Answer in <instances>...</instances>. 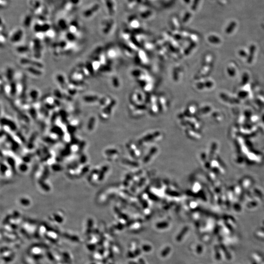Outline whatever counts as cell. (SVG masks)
<instances>
[{"instance_id": "obj_4", "label": "cell", "mask_w": 264, "mask_h": 264, "mask_svg": "<svg viewBox=\"0 0 264 264\" xmlns=\"http://www.w3.org/2000/svg\"><path fill=\"white\" fill-rule=\"evenodd\" d=\"M103 6L107 13L112 16L116 11V3L115 0H102Z\"/></svg>"}, {"instance_id": "obj_5", "label": "cell", "mask_w": 264, "mask_h": 264, "mask_svg": "<svg viewBox=\"0 0 264 264\" xmlns=\"http://www.w3.org/2000/svg\"><path fill=\"white\" fill-rule=\"evenodd\" d=\"M69 23L64 19H60L58 22V26L60 30L63 31L68 30L69 27Z\"/></svg>"}, {"instance_id": "obj_3", "label": "cell", "mask_w": 264, "mask_h": 264, "mask_svg": "<svg viewBox=\"0 0 264 264\" xmlns=\"http://www.w3.org/2000/svg\"><path fill=\"white\" fill-rule=\"evenodd\" d=\"M82 2V0H65L63 4L64 10L68 12L72 11L79 6Z\"/></svg>"}, {"instance_id": "obj_7", "label": "cell", "mask_w": 264, "mask_h": 264, "mask_svg": "<svg viewBox=\"0 0 264 264\" xmlns=\"http://www.w3.org/2000/svg\"><path fill=\"white\" fill-rule=\"evenodd\" d=\"M55 79L62 88H63L66 86V84L67 83L66 81L65 77H64V76L62 75H56Z\"/></svg>"}, {"instance_id": "obj_1", "label": "cell", "mask_w": 264, "mask_h": 264, "mask_svg": "<svg viewBox=\"0 0 264 264\" xmlns=\"http://www.w3.org/2000/svg\"><path fill=\"white\" fill-rule=\"evenodd\" d=\"M100 5L98 2H92L83 10L82 16L86 19H91L100 12Z\"/></svg>"}, {"instance_id": "obj_2", "label": "cell", "mask_w": 264, "mask_h": 264, "mask_svg": "<svg viewBox=\"0 0 264 264\" xmlns=\"http://www.w3.org/2000/svg\"><path fill=\"white\" fill-rule=\"evenodd\" d=\"M114 26V20L111 17H107L106 18H103L101 21L100 26L101 32L104 35H108L113 30Z\"/></svg>"}, {"instance_id": "obj_6", "label": "cell", "mask_w": 264, "mask_h": 264, "mask_svg": "<svg viewBox=\"0 0 264 264\" xmlns=\"http://www.w3.org/2000/svg\"><path fill=\"white\" fill-rule=\"evenodd\" d=\"M98 97L96 95H89L84 96L83 98V101L84 102L88 103H94L97 102L98 100Z\"/></svg>"}]
</instances>
